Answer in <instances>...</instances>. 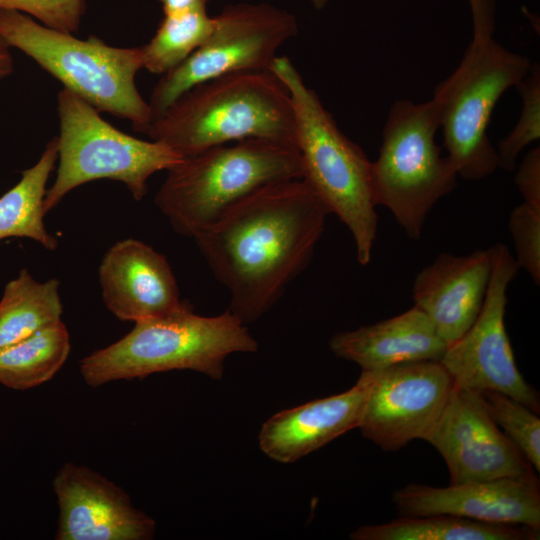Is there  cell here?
<instances>
[{"mask_svg":"<svg viewBox=\"0 0 540 540\" xmlns=\"http://www.w3.org/2000/svg\"><path fill=\"white\" fill-rule=\"evenodd\" d=\"M98 274L105 306L122 321L135 323L189 304L180 298L166 257L137 239L112 245L102 258Z\"/></svg>","mask_w":540,"mask_h":540,"instance_id":"16","label":"cell"},{"mask_svg":"<svg viewBox=\"0 0 540 540\" xmlns=\"http://www.w3.org/2000/svg\"><path fill=\"white\" fill-rule=\"evenodd\" d=\"M440 128L437 103L397 100L382 132L379 157L372 162L374 200L390 210L414 240L421 236L433 206L456 186L458 173L435 141Z\"/></svg>","mask_w":540,"mask_h":540,"instance_id":"7","label":"cell"},{"mask_svg":"<svg viewBox=\"0 0 540 540\" xmlns=\"http://www.w3.org/2000/svg\"><path fill=\"white\" fill-rule=\"evenodd\" d=\"M424 440L444 459L450 484L521 477L534 472L494 422L481 394L454 383Z\"/></svg>","mask_w":540,"mask_h":540,"instance_id":"13","label":"cell"},{"mask_svg":"<svg viewBox=\"0 0 540 540\" xmlns=\"http://www.w3.org/2000/svg\"><path fill=\"white\" fill-rule=\"evenodd\" d=\"M393 502L402 516L447 514L540 529V490L534 472L447 487L409 484L394 492Z\"/></svg>","mask_w":540,"mask_h":540,"instance_id":"15","label":"cell"},{"mask_svg":"<svg viewBox=\"0 0 540 540\" xmlns=\"http://www.w3.org/2000/svg\"><path fill=\"white\" fill-rule=\"evenodd\" d=\"M62 312L58 279L39 282L22 269L0 300V352L61 320Z\"/></svg>","mask_w":540,"mask_h":540,"instance_id":"22","label":"cell"},{"mask_svg":"<svg viewBox=\"0 0 540 540\" xmlns=\"http://www.w3.org/2000/svg\"><path fill=\"white\" fill-rule=\"evenodd\" d=\"M59 507L57 540H148L153 518L129 495L90 468L68 462L53 479Z\"/></svg>","mask_w":540,"mask_h":540,"instance_id":"14","label":"cell"},{"mask_svg":"<svg viewBox=\"0 0 540 540\" xmlns=\"http://www.w3.org/2000/svg\"><path fill=\"white\" fill-rule=\"evenodd\" d=\"M516 87L522 98L521 114L496 149L498 165L506 171H513L520 152L540 138V68L537 63H532L529 73Z\"/></svg>","mask_w":540,"mask_h":540,"instance_id":"26","label":"cell"},{"mask_svg":"<svg viewBox=\"0 0 540 540\" xmlns=\"http://www.w3.org/2000/svg\"><path fill=\"white\" fill-rule=\"evenodd\" d=\"M358 428L384 451L424 440L439 418L453 387L440 361H418L372 371Z\"/></svg>","mask_w":540,"mask_h":540,"instance_id":"12","label":"cell"},{"mask_svg":"<svg viewBox=\"0 0 540 540\" xmlns=\"http://www.w3.org/2000/svg\"><path fill=\"white\" fill-rule=\"evenodd\" d=\"M0 37L99 112L127 119L136 131L147 132L150 108L135 83L143 69L141 46L114 47L94 35L79 39L4 9H0Z\"/></svg>","mask_w":540,"mask_h":540,"instance_id":"6","label":"cell"},{"mask_svg":"<svg viewBox=\"0 0 540 540\" xmlns=\"http://www.w3.org/2000/svg\"><path fill=\"white\" fill-rule=\"evenodd\" d=\"M528 57L508 50L493 37L472 38L459 66L434 91L443 144L458 176L480 180L498 167L488 137L500 97L529 73Z\"/></svg>","mask_w":540,"mask_h":540,"instance_id":"8","label":"cell"},{"mask_svg":"<svg viewBox=\"0 0 540 540\" xmlns=\"http://www.w3.org/2000/svg\"><path fill=\"white\" fill-rule=\"evenodd\" d=\"M492 273V252L469 255L442 253L416 276L414 306L432 322L447 345L472 326L486 296Z\"/></svg>","mask_w":540,"mask_h":540,"instance_id":"17","label":"cell"},{"mask_svg":"<svg viewBox=\"0 0 540 540\" xmlns=\"http://www.w3.org/2000/svg\"><path fill=\"white\" fill-rule=\"evenodd\" d=\"M0 9L24 13L47 27L73 34L84 15L85 0H0Z\"/></svg>","mask_w":540,"mask_h":540,"instance_id":"28","label":"cell"},{"mask_svg":"<svg viewBox=\"0 0 540 540\" xmlns=\"http://www.w3.org/2000/svg\"><path fill=\"white\" fill-rule=\"evenodd\" d=\"M58 159L57 138L45 146L38 161L24 170L16 185L0 197V242L8 238H28L47 250L58 247L57 239L44 224L47 182Z\"/></svg>","mask_w":540,"mask_h":540,"instance_id":"20","label":"cell"},{"mask_svg":"<svg viewBox=\"0 0 540 540\" xmlns=\"http://www.w3.org/2000/svg\"><path fill=\"white\" fill-rule=\"evenodd\" d=\"M70 336L59 320L0 352V384L15 390L39 386L54 377L70 353Z\"/></svg>","mask_w":540,"mask_h":540,"instance_id":"23","label":"cell"},{"mask_svg":"<svg viewBox=\"0 0 540 540\" xmlns=\"http://www.w3.org/2000/svg\"><path fill=\"white\" fill-rule=\"evenodd\" d=\"M164 15L179 13L191 9L206 8L208 0H159Z\"/></svg>","mask_w":540,"mask_h":540,"instance_id":"31","label":"cell"},{"mask_svg":"<svg viewBox=\"0 0 540 540\" xmlns=\"http://www.w3.org/2000/svg\"><path fill=\"white\" fill-rule=\"evenodd\" d=\"M155 205L175 232L194 238L231 205L266 185L302 179L297 147L251 138L184 157L167 170Z\"/></svg>","mask_w":540,"mask_h":540,"instance_id":"5","label":"cell"},{"mask_svg":"<svg viewBox=\"0 0 540 540\" xmlns=\"http://www.w3.org/2000/svg\"><path fill=\"white\" fill-rule=\"evenodd\" d=\"M297 31L292 14L269 4L227 6L214 17L205 42L155 85L148 102L151 123L201 83L235 72L269 70L277 50Z\"/></svg>","mask_w":540,"mask_h":540,"instance_id":"10","label":"cell"},{"mask_svg":"<svg viewBox=\"0 0 540 540\" xmlns=\"http://www.w3.org/2000/svg\"><path fill=\"white\" fill-rule=\"evenodd\" d=\"M10 47L0 37V80L9 76L14 69Z\"/></svg>","mask_w":540,"mask_h":540,"instance_id":"32","label":"cell"},{"mask_svg":"<svg viewBox=\"0 0 540 540\" xmlns=\"http://www.w3.org/2000/svg\"><path fill=\"white\" fill-rule=\"evenodd\" d=\"M245 325L230 310L201 316L187 304L135 322L120 340L83 358L80 372L92 387L171 370H193L220 379L229 355L258 349Z\"/></svg>","mask_w":540,"mask_h":540,"instance_id":"4","label":"cell"},{"mask_svg":"<svg viewBox=\"0 0 540 540\" xmlns=\"http://www.w3.org/2000/svg\"><path fill=\"white\" fill-rule=\"evenodd\" d=\"M473 38L492 37L495 29L496 0H469Z\"/></svg>","mask_w":540,"mask_h":540,"instance_id":"30","label":"cell"},{"mask_svg":"<svg viewBox=\"0 0 540 540\" xmlns=\"http://www.w3.org/2000/svg\"><path fill=\"white\" fill-rule=\"evenodd\" d=\"M492 273L472 326L449 344L440 363L453 383L476 392L496 391L539 413L538 393L517 368L505 328L507 289L519 269L506 245L491 247Z\"/></svg>","mask_w":540,"mask_h":540,"instance_id":"11","label":"cell"},{"mask_svg":"<svg viewBox=\"0 0 540 540\" xmlns=\"http://www.w3.org/2000/svg\"><path fill=\"white\" fill-rule=\"evenodd\" d=\"M430 319L416 306L395 317L333 335V354L356 363L362 371L398 364L440 361L447 349Z\"/></svg>","mask_w":540,"mask_h":540,"instance_id":"19","label":"cell"},{"mask_svg":"<svg viewBox=\"0 0 540 540\" xmlns=\"http://www.w3.org/2000/svg\"><path fill=\"white\" fill-rule=\"evenodd\" d=\"M494 422L503 428L525 459L540 471V419L538 414L517 400L496 392H480Z\"/></svg>","mask_w":540,"mask_h":540,"instance_id":"25","label":"cell"},{"mask_svg":"<svg viewBox=\"0 0 540 540\" xmlns=\"http://www.w3.org/2000/svg\"><path fill=\"white\" fill-rule=\"evenodd\" d=\"M269 70L290 94L302 179L323 200L330 213L347 226L355 243L358 263L368 265L378 226L372 162L361 147L338 128L288 57L276 56Z\"/></svg>","mask_w":540,"mask_h":540,"instance_id":"3","label":"cell"},{"mask_svg":"<svg viewBox=\"0 0 540 540\" xmlns=\"http://www.w3.org/2000/svg\"><path fill=\"white\" fill-rule=\"evenodd\" d=\"M354 540H535L539 530L523 525L475 521L447 514L403 516L357 528Z\"/></svg>","mask_w":540,"mask_h":540,"instance_id":"21","label":"cell"},{"mask_svg":"<svg viewBox=\"0 0 540 540\" xmlns=\"http://www.w3.org/2000/svg\"><path fill=\"white\" fill-rule=\"evenodd\" d=\"M372 380V371H362L345 392L271 416L259 433L261 450L277 462L292 463L358 428Z\"/></svg>","mask_w":540,"mask_h":540,"instance_id":"18","label":"cell"},{"mask_svg":"<svg viewBox=\"0 0 540 540\" xmlns=\"http://www.w3.org/2000/svg\"><path fill=\"white\" fill-rule=\"evenodd\" d=\"M329 214L303 179L284 180L240 199L193 238L244 324L268 312L307 267Z\"/></svg>","mask_w":540,"mask_h":540,"instance_id":"1","label":"cell"},{"mask_svg":"<svg viewBox=\"0 0 540 540\" xmlns=\"http://www.w3.org/2000/svg\"><path fill=\"white\" fill-rule=\"evenodd\" d=\"M214 28V17L206 8L166 14L152 39L141 46L142 64L147 71L164 75L187 59Z\"/></svg>","mask_w":540,"mask_h":540,"instance_id":"24","label":"cell"},{"mask_svg":"<svg viewBox=\"0 0 540 540\" xmlns=\"http://www.w3.org/2000/svg\"><path fill=\"white\" fill-rule=\"evenodd\" d=\"M515 184L524 203L540 210V149H532L522 160Z\"/></svg>","mask_w":540,"mask_h":540,"instance_id":"29","label":"cell"},{"mask_svg":"<svg viewBox=\"0 0 540 540\" xmlns=\"http://www.w3.org/2000/svg\"><path fill=\"white\" fill-rule=\"evenodd\" d=\"M59 165L44 199L46 213L73 189L99 179L118 181L140 201L150 176L183 157L166 144L141 140L104 120L97 109L63 88L57 95Z\"/></svg>","mask_w":540,"mask_h":540,"instance_id":"9","label":"cell"},{"mask_svg":"<svg viewBox=\"0 0 540 540\" xmlns=\"http://www.w3.org/2000/svg\"><path fill=\"white\" fill-rule=\"evenodd\" d=\"M145 134L183 158L251 138L295 145V116L286 86L270 70L242 71L191 88Z\"/></svg>","mask_w":540,"mask_h":540,"instance_id":"2","label":"cell"},{"mask_svg":"<svg viewBox=\"0 0 540 540\" xmlns=\"http://www.w3.org/2000/svg\"><path fill=\"white\" fill-rule=\"evenodd\" d=\"M313 6L316 8V9H322L328 2V0H311Z\"/></svg>","mask_w":540,"mask_h":540,"instance_id":"33","label":"cell"},{"mask_svg":"<svg viewBox=\"0 0 540 540\" xmlns=\"http://www.w3.org/2000/svg\"><path fill=\"white\" fill-rule=\"evenodd\" d=\"M509 230L514 242L518 267L529 273L534 283L540 282V210L526 203L510 214Z\"/></svg>","mask_w":540,"mask_h":540,"instance_id":"27","label":"cell"}]
</instances>
